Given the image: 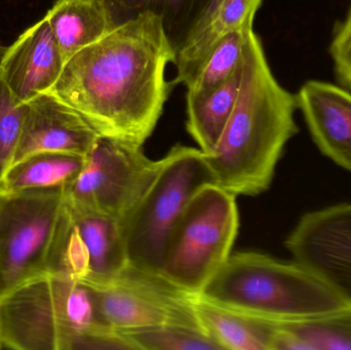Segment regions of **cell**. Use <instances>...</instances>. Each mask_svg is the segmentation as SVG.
Here are the masks:
<instances>
[{"label":"cell","instance_id":"d4e9b609","mask_svg":"<svg viewBox=\"0 0 351 350\" xmlns=\"http://www.w3.org/2000/svg\"><path fill=\"white\" fill-rule=\"evenodd\" d=\"M112 1L121 3L123 5L130 6V8H144L149 4L160 3V2L168 1H181V0H112Z\"/></svg>","mask_w":351,"mask_h":350},{"label":"cell","instance_id":"8992f818","mask_svg":"<svg viewBox=\"0 0 351 350\" xmlns=\"http://www.w3.org/2000/svg\"><path fill=\"white\" fill-rule=\"evenodd\" d=\"M64 199L63 188L0 195V299L49 275Z\"/></svg>","mask_w":351,"mask_h":350},{"label":"cell","instance_id":"7c38bea8","mask_svg":"<svg viewBox=\"0 0 351 350\" xmlns=\"http://www.w3.org/2000/svg\"><path fill=\"white\" fill-rule=\"evenodd\" d=\"M26 105L12 164L39 152L86 156L100 136L80 112L51 92L37 95Z\"/></svg>","mask_w":351,"mask_h":350},{"label":"cell","instance_id":"d6986e66","mask_svg":"<svg viewBox=\"0 0 351 350\" xmlns=\"http://www.w3.org/2000/svg\"><path fill=\"white\" fill-rule=\"evenodd\" d=\"M86 156L39 152L12 164L0 181V195L66 189L86 164Z\"/></svg>","mask_w":351,"mask_h":350},{"label":"cell","instance_id":"277c9868","mask_svg":"<svg viewBox=\"0 0 351 350\" xmlns=\"http://www.w3.org/2000/svg\"><path fill=\"white\" fill-rule=\"evenodd\" d=\"M237 197L216 184L192 197L171 232L160 275L198 295L230 257L239 227Z\"/></svg>","mask_w":351,"mask_h":350},{"label":"cell","instance_id":"44dd1931","mask_svg":"<svg viewBox=\"0 0 351 350\" xmlns=\"http://www.w3.org/2000/svg\"><path fill=\"white\" fill-rule=\"evenodd\" d=\"M251 31L253 26L233 31L210 49L184 84L186 98L202 96L218 88L243 65Z\"/></svg>","mask_w":351,"mask_h":350},{"label":"cell","instance_id":"9c48e42d","mask_svg":"<svg viewBox=\"0 0 351 350\" xmlns=\"http://www.w3.org/2000/svg\"><path fill=\"white\" fill-rule=\"evenodd\" d=\"M71 277L31 279L0 299V349L70 350L68 290Z\"/></svg>","mask_w":351,"mask_h":350},{"label":"cell","instance_id":"5bb4252c","mask_svg":"<svg viewBox=\"0 0 351 350\" xmlns=\"http://www.w3.org/2000/svg\"><path fill=\"white\" fill-rule=\"evenodd\" d=\"M295 97L322 153L351 172V92L331 82L313 79Z\"/></svg>","mask_w":351,"mask_h":350},{"label":"cell","instance_id":"30bf717a","mask_svg":"<svg viewBox=\"0 0 351 350\" xmlns=\"http://www.w3.org/2000/svg\"><path fill=\"white\" fill-rule=\"evenodd\" d=\"M129 264L121 222L66 197L49 256V273L88 281Z\"/></svg>","mask_w":351,"mask_h":350},{"label":"cell","instance_id":"cb8c5ba5","mask_svg":"<svg viewBox=\"0 0 351 350\" xmlns=\"http://www.w3.org/2000/svg\"><path fill=\"white\" fill-rule=\"evenodd\" d=\"M329 53L336 77L351 90V6L344 20L334 29Z\"/></svg>","mask_w":351,"mask_h":350},{"label":"cell","instance_id":"ac0fdd59","mask_svg":"<svg viewBox=\"0 0 351 350\" xmlns=\"http://www.w3.org/2000/svg\"><path fill=\"white\" fill-rule=\"evenodd\" d=\"M272 324V350H351V304L319 316Z\"/></svg>","mask_w":351,"mask_h":350},{"label":"cell","instance_id":"6da1fadb","mask_svg":"<svg viewBox=\"0 0 351 350\" xmlns=\"http://www.w3.org/2000/svg\"><path fill=\"white\" fill-rule=\"evenodd\" d=\"M175 55L164 18L142 10L68 60L49 92L99 135L143 146L168 100L166 69Z\"/></svg>","mask_w":351,"mask_h":350},{"label":"cell","instance_id":"603a6c76","mask_svg":"<svg viewBox=\"0 0 351 350\" xmlns=\"http://www.w3.org/2000/svg\"><path fill=\"white\" fill-rule=\"evenodd\" d=\"M26 109L0 76V181L14 160Z\"/></svg>","mask_w":351,"mask_h":350},{"label":"cell","instance_id":"7a4b0ae2","mask_svg":"<svg viewBox=\"0 0 351 350\" xmlns=\"http://www.w3.org/2000/svg\"><path fill=\"white\" fill-rule=\"evenodd\" d=\"M296 97L274 77L261 41L251 31L234 110L208 164L215 184L235 197L265 192L288 142L298 133Z\"/></svg>","mask_w":351,"mask_h":350},{"label":"cell","instance_id":"5b68a950","mask_svg":"<svg viewBox=\"0 0 351 350\" xmlns=\"http://www.w3.org/2000/svg\"><path fill=\"white\" fill-rule=\"evenodd\" d=\"M162 158L158 178L121 223L130 264L154 273H160L171 232L192 197L215 184L199 148L176 145Z\"/></svg>","mask_w":351,"mask_h":350},{"label":"cell","instance_id":"4fadbf2b","mask_svg":"<svg viewBox=\"0 0 351 350\" xmlns=\"http://www.w3.org/2000/svg\"><path fill=\"white\" fill-rule=\"evenodd\" d=\"M65 61L47 18L29 27L0 59V76L14 97L26 103L49 92L63 71Z\"/></svg>","mask_w":351,"mask_h":350},{"label":"cell","instance_id":"3957f363","mask_svg":"<svg viewBox=\"0 0 351 350\" xmlns=\"http://www.w3.org/2000/svg\"><path fill=\"white\" fill-rule=\"evenodd\" d=\"M198 295L268 321H296L350 302L313 269L257 252L231 254Z\"/></svg>","mask_w":351,"mask_h":350},{"label":"cell","instance_id":"484cf974","mask_svg":"<svg viewBox=\"0 0 351 350\" xmlns=\"http://www.w3.org/2000/svg\"><path fill=\"white\" fill-rule=\"evenodd\" d=\"M4 49H5V47H3L0 45V59H1L2 55H3Z\"/></svg>","mask_w":351,"mask_h":350},{"label":"cell","instance_id":"ba28073f","mask_svg":"<svg viewBox=\"0 0 351 350\" xmlns=\"http://www.w3.org/2000/svg\"><path fill=\"white\" fill-rule=\"evenodd\" d=\"M164 158L150 160L143 146L99 136L77 178L65 189L73 203L123 223L149 190Z\"/></svg>","mask_w":351,"mask_h":350},{"label":"cell","instance_id":"9a60e30c","mask_svg":"<svg viewBox=\"0 0 351 350\" xmlns=\"http://www.w3.org/2000/svg\"><path fill=\"white\" fill-rule=\"evenodd\" d=\"M263 0H210L176 51L175 84H185L210 49L229 33L253 26Z\"/></svg>","mask_w":351,"mask_h":350},{"label":"cell","instance_id":"ffe728a7","mask_svg":"<svg viewBox=\"0 0 351 350\" xmlns=\"http://www.w3.org/2000/svg\"><path fill=\"white\" fill-rule=\"evenodd\" d=\"M243 74V65L218 88L202 96L186 98V127L199 149L206 153L213 151L234 110Z\"/></svg>","mask_w":351,"mask_h":350},{"label":"cell","instance_id":"52a82bcc","mask_svg":"<svg viewBox=\"0 0 351 350\" xmlns=\"http://www.w3.org/2000/svg\"><path fill=\"white\" fill-rule=\"evenodd\" d=\"M84 283L93 290L104 322L119 332L160 326L202 330L194 310L197 295L180 289L160 273L129 263L113 275Z\"/></svg>","mask_w":351,"mask_h":350},{"label":"cell","instance_id":"7402d4cb","mask_svg":"<svg viewBox=\"0 0 351 350\" xmlns=\"http://www.w3.org/2000/svg\"><path fill=\"white\" fill-rule=\"evenodd\" d=\"M136 350H220L202 330L160 326L121 332Z\"/></svg>","mask_w":351,"mask_h":350},{"label":"cell","instance_id":"e0dca14e","mask_svg":"<svg viewBox=\"0 0 351 350\" xmlns=\"http://www.w3.org/2000/svg\"><path fill=\"white\" fill-rule=\"evenodd\" d=\"M194 310L202 332L220 350H272V321L214 303L199 295L194 300Z\"/></svg>","mask_w":351,"mask_h":350},{"label":"cell","instance_id":"8fae6325","mask_svg":"<svg viewBox=\"0 0 351 350\" xmlns=\"http://www.w3.org/2000/svg\"><path fill=\"white\" fill-rule=\"evenodd\" d=\"M285 246L295 261L321 275L351 304V203L304 214Z\"/></svg>","mask_w":351,"mask_h":350},{"label":"cell","instance_id":"2e32d148","mask_svg":"<svg viewBox=\"0 0 351 350\" xmlns=\"http://www.w3.org/2000/svg\"><path fill=\"white\" fill-rule=\"evenodd\" d=\"M45 18L65 63L117 26L107 0H57Z\"/></svg>","mask_w":351,"mask_h":350}]
</instances>
